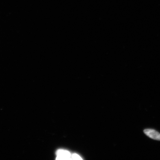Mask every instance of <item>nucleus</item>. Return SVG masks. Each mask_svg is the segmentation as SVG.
<instances>
[{
    "mask_svg": "<svg viewBox=\"0 0 160 160\" xmlns=\"http://www.w3.org/2000/svg\"><path fill=\"white\" fill-rule=\"evenodd\" d=\"M57 160H72L71 154L67 150L59 149L57 152Z\"/></svg>",
    "mask_w": 160,
    "mask_h": 160,
    "instance_id": "obj_1",
    "label": "nucleus"
},
{
    "mask_svg": "<svg viewBox=\"0 0 160 160\" xmlns=\"http://www.w3.org/2000/svg\"><path fill=\"white\" fill-rule=\"evenodd\" d=\"M144 133L151 138L157 141H160V133L156 130L147 129L144 130Z\"/></svg>",
    "mask_w": 160,
    "mask_h": 160,
    "instance_id": "obj_2",
    "label": "nucleus"
},
{
    "mask_svg": "<svg viewBox=\"0 0 160 160\" xmlns=\"http://www.w3.org/2000/svg\"><path fill=\"white\" fill-rule=\"evenodd\" d=\"M71 159L73 160H82L81 157L77 154L74 153L72 155H71Z\"/></svg>",
    "mask_w": 160,
    "mask_h": 160,
    "instance_id": "obj_3",
    "label": "nucleus"
}]
</instances>
